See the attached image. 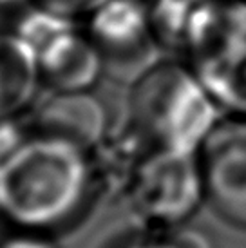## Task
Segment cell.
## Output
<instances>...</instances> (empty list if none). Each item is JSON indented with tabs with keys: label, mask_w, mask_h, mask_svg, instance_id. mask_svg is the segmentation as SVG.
Returning a JSON list of instances; mask_svg holds the SVG:
<instances>
[{
	"label": "cell",
	"mask_w": 246,
	"mask_h": 248,
	"mask_svg": "<svg viewBox=\"0 0 246 248\" xmlns=\"http://www.w3.org/2000/svg\"><path fill=\"white\" fill-rule=\"evenodd\" d=\"M129 110L143 136L172 152L201 147L219 112L183 58H161L130 85Z\"/></svg>",
	"instance_id": "6da1fadb"
},
{
	"label": "cell",
	"mask_w": 246,
	"mask_h": 248,
	"mask_svg": "<svg viewBox=\"0 0 246 248\" xmlns=\"http://www.w3.org/2000/svg\"><path fill=\"white\" fill-rule=\"evenodd\" d=\"M181 56L219 110L246 118V0L198 2Z\"/></svg>",
	"instance_id": "7a4b0ae2"
},
{
	"label": "cell",
	"mask_w": 246,
	"mask_h": 248,
	"mask_svg": "<svg viewBox=\"0 0 246 248\" xmlns=\"http://www.w3.org/2000/svg\"><path fill=\"white\" fill-rule=\"evenodd\" d=\"M205 196L228 223L246 227V118L217 122L201 145Z\"/></svg>",
	"instance_id": "3957f363"
},
{
	"label": "cell",
	"mask_w": 246,
	"mask_h": 248,
	"mask_svg": "<svg viewBox=\"0 0 246 248\" xmlns=\"http://www.w3.org/2000/svg\"><path fill=\"white\" fill-rule=\"evenodd\" d=\"M107 110L96 96L85 91L58 93L42 105L38 127L49 140L76 149H87L103 136Z\"/></svg>",
	"instance_id": "277c9868"
},
{
	"label": "cell",
	"mask_w": 246,
	"mask_h": 248,
	"mask_svg": "<svg viewBox=\"0 0 246 248\" xmlns=\"http://www.w3.org/2000/svg\"><path fill=\"white\" fill-rule=\"evenodd\" d=\"M40 73L62 93L87 91L103 73V56L96 44H91L71 31L56 38L38 55Z\"/></svg>",
	"instance_id": "5b68a950"
},
{
	"label": "cell",
	"mask_w": 246,
	"mask_h": 248,
	"mask_svg": "<svg viewBox=\"0 0 246 248\" xmlns=\"http://www.w3.org/2000/svg\"><path fill=\"white\" fill-rule=\"evenodd\" d=\"M40 75L38 53L15 31L0 29V116L33 96Z\"/></svg>",
	"instance_id": "8992f818"
},
{
	"label": "cell",
	"mask_w": 246,
	"mask_h": 248,
	"mask_svg": "<svg viewBox=\"0 0 246 248\" xmlns=\"http://www.w3.org/2000/svg\"><path fill=\"white\" fill-rule=\"evenodd\" d=\"M152 35L161 49L181 53L196 0H147Z\"/></svg>",
	"instance_id": "52a82bcc"
},
{
	"label": "cell",
	"mask_w": 246,
	"mask_h": 248,
	"mask_svg": "<svg viewBox=\"0 0 246 248\" xmlns=\"http://www.w3.org/2000/svg\"><path fill=\"white\" fill-rule=\"evenodd\" d=\"M71 31H75V22L71 16L60 15L42 6H34L26 11L18 18L15 28V33L22 40L28 42L38 55L56 38L67 35Z\"/></svg>",
	"instance_id": "ba28073f"
},
{
	"label": "cell",
	"mask_w": 246,
	"mask_h": 248,
	"mask_svg": "<svg viewBox=\"0 0 246 248\" xmlns=\"http://www.w3.org/2000/svg\"><path fill=\"white\" fill-rule=\"evenodd\" d=\"M105 0H36V6L47 7L51 11L75 18L78 15L92 13Z\"/></svg>",
	"instance_id": "9c48e42d"
},
{
	"label": "cell",
	"mask_w": 246,
	"mask_h": 248,
	"mask_svg": "<svg viewBox=\"0 0 246 248\" xmlns=\"http://www.w3.org/2000/svg\"><path fill=\"white\" fill-rule=\"evenodd\" d=\"M0 248H53L47 241H42L36 237H13L0 245Z\"/></svg>",
	"instance_id": "30bf717a"
},
{
	"label": "cell",
	"mask_w": 246,
	"mask_h": 248,
	"mask_svg": "<svg viewBox=\"0 0 246 248\" xmlns=\"http://www.w3.org/2000/svg\"><path fill=\"white\" fill-rule=\"evenodd\" d=\"M22 0H0V7L2 6H13V4H18Z\"/></svg>",
	"instance_id": "8fae6325"
},
{
	"label": "cell",
	"mask_w": 246,
	"mask_h": 248,
	"mask_svg": "<svg viewBox=\"0 0 246 248\" xmlns=\"http://www.w3.org/2000/svg\"><path fill=\"white\" fill-rule=\"evenodd\" d=\"M196 2H201V0H196Z\"/></svg>",
	"instance_id": "7c38bea8"
}]
</instances>
